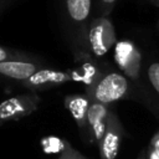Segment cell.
<instances>
[{
    "label": "cell",
    "mask_w": 159,
    "mask_h": 159,
    "mask_svg": "<svg viewBox=\"0 0 159 159\" xmlns=\"http://www.w3.org/2000/svg\"><path fill=\"white\" fill-rule=\"evenodd\" d=\"M124 134L123 125L114 112L111 111L106 133L99 143L101 159H116L119 152L120 142Z\"/></svg>",
    "instance_id": "8"
},
{
    "label": "cell",
    "mask_w": 159,
    "mask_h": 159,
    "mask_svg": "<svg viewBox=\"0 0 159 159\" xmlns=\"http://www.w3.org/2000/svg\"><path fill=\"white\" fill-rule=\"evenodd\" d=\"M45 67H47L46 63L39 57L32 60L5 61L0 62V76L22 83Z\"/></svg>",
    "instance_id": "7"
},
{
    "label": "cell",
    "mask_w": 159,
    "mask_h": 159,
    "mask_svg": "<svg viewBox=\"0 0 159 159\" xmlns=\"http://www.w3.org/2000/svg\"><path fill=\"white\" fill-rule=\"evenodd\" d=\"M114 60L128 80L138 81L143 73L144 60L140 51L130 41H118L114 46Z\"/></svg>",
    "instance_id": "4"
},
{
    "label": "cell",
    "mask_w": 159,
    "mask_h": 159,
    "mask_svg": "<svg viewBox=\"0 0 159 159\" xmlns=\"http://www.w3.org/2000/svg\"><path fill=\"white\" fill-rule=\"evenodd\" d=\"M135 159H147V153H144V152H142Z\"/></svg>",
    "instance_id": "16"
},
{
    "label": "cell",
    "mask_w": 159,
    "mask_h": 159,
    "mask_svg": "<svg viewBox=\"0 0 159 159\" xmlns=\"http://www.w3.org/2000/svg\"><path fill=\"white\" fill-rule=\"evenodd\" d=\"M1 10H4V6H1V5H0V12H1Z\"/></svg>",
    "instance_id": "19"
},
{
    "label": "cell",
    "mask_w": 159,
    "mask_h": 159,
    "mask_svg": "<svg viewBox=\"0 0 159 159\" xmlns=\"http://www.w3.org/2000/svg\"><path fill=\"white\" fill-rule=\"evenodd\" d=\"M10 1H11V0H0V5L5 7V6H6V5H7Z\"/></svg>",
    "instance_id": "18"
},
{
    "label": "cell",
    "mask_w": 159,
    "mask_h": 159,
    "mask_svg": "<svg viewBox=\"0 0 159 159\" xmlns=\"http://www.w3.org/2000/svg\"><path fill=\"white\" fill-rule=\"evenodd\" d=\"M32 58H36V57L31 53L15 50V48H9L0 45V62L15 61V60H32Z\"/></svg>",
    "instance_id": "12"
},
{
    "label": "cell",
    "mask_w": 159,
    "mask_h": 159,
    "mask_svg": "<svg viewBox=\"0 0 159 159\" xmlns=\"http://www.w3.org/2000/svg\"><path fill=\"white\" fill-rule=\"evenodd\" d=\"M143 73L150 88L159 96V60H147L143 66Z\"/></svg>",
    "instance_id": "11"
},
{
    "label": "cell",
    "mask_w": 159,
    "mask_h": 159,
    "mask_svg": "<svg viewBox=\"0 0 159 159\" xmlns=\"http://www.w3.org/2000/svg\"><path fill=\"white\" fill-rule=\"evenodd\" d=\"M147 1H149L152 5H154V6L159 7V0H147Z\"/></svg>",
    "instance_id": "17"
},
{
    "label": "cell",
    "mask_w": 159,
    "mask_h": 159,
    "mask_svg": "<svg viewBox=\"0 0 159 159\" xmlns=\"http://www.w3.org/2000/svg\"><path fill=\"white\" fill-rule=\"evenodd\" d=\"M130 93L129 80L118 71H102L96 82L86 88V94L91 102L109 106L117 101L127 98Z\"/></svg>",
    "instance_id": "2"
},
{
    "label": "cell",
    "mask_w": 159,
    "mask_h": 159,
    "mask_svg": "<svg viewBox=\"0 0 159 159\" xmlns=\"http://www.w3.org/2000/svg\"><path fill=\"white\" fill-rule=\"evenodd\" d=\"M71 81H75L73 71H62L45 67L31 76L29 80L24 81L21 84L31 91H45Z\"/></svg>",
    "instance_id": "6"
},
{
    "label": "cell",
    "mask_w": 159,
    "mask_h": 159,
    "mask_svg": "<svg viewBox=\"0 0 159 159\" xmlns=\"http://www.w3.org/2000/svg\"><path fill=\"white\" fill-rule=\"evenodd\" d=\"M147 159H159V154L150 145L147 149Z\"/></svg>",
    "instance_id": "15"
},
{
    "label": "cell",
    "mask_w": 159,
    "mask_h": 159,
    "mask_svg": "<svg viewBox=\"0 0 159 159\" xmlns=\"http://www.w3.org/2000/svg\"><path fill=\"white\" fill-rule=\"evenodd\" d=\"M109 113H111L109 106L97 102H91L88 109V127H89L91 138L98 145L106 133Z\"/></svg>",
    "instance_id": "10"
},
{
    "label": "cell",
    "mask_w": 159,
    "mask_h": 159,
    "mask_svg": "<svg viewBox=\"0 0 159 159\" xmlns=\"http://www.w3.org/2000/svg\"><path fill=\"white\" fill-rule=\"evenodd\" d=\"M158 26H159V21H158Z\"/></svg>",
    "instance_id": "20"
},
{
    "label": "cell",
    "mask_w": 159,
    "mask_h": 159,
    "mask_svg": "<svg viewBox=\"0 0 159 159\" xmlns=\"http://www.w3.org/2000/svg\"><path fill=\"white\" fill-rule=\"evenodd\" d=\"M116 4H117V0H97L98 16H109Z\"/></svg>",
    "instance_id": "13"
},
{
    "label": "cell",
    "mask_w": 159,
    "mask_h": 159,
    "mask_svg": "<svg viewBox=\"0 0 159 159\" xmlns=\"http://www.w3.org/2000/svg\"><path fill=\"white\" fill-rule=\"evenodd\" d=\"M114 26L108 16H96L89 24L88 50L94 57L104 56L117 43Z\"/></svg>",
    "instance_id": "3"
},
{
    "label": "cell",
    "mask_w": 159,
    "mask_h": 159,
    "mask_svg": "<svg viewBox=\"0 0 159 159\" xmlns=\"http://www.w3.org/2000/svg\"><path fill=\"white\" fill-rule=\"evenodd\" d=\"M65 106L68 112L72 114L76 120L81 133L91 138L89 127H88V109L91 106V101L88 96L84 94H71L65 98Z\"/></svg>",
    "instance_id": "9"
},
{
    "label": "cell",
    "mask_w": 159,
    "mask_h": 159,
    "mask_svg": "<svg viewBox=\"0 0 159 159\" xmlns=\"http://www.w3.org/2000/svg\"><path fill=\"white\" fill-rule=\"evenodd\" d=\"M149 145L159 154V132H157L153 137H152V139H150V143H149Z\"/></svg>",
    "instance_id": "14"
},
{
    "label": "cell",
    "mask_w": 159,
    "mask_h": 159,
    "mask_svg": "<svg viewBox=\"0 0 159 159\" xmlns=\"http://www.w3.org/2000/svg\"><path fill=\"white\" fill-rule=\"evenodd\" d=\"M40 97L36 93H27L11 97L0 103V124L16 120L36 111Z\"/></svg>",
    "instance_id": "5"
},
{
    "label": "cell",
    "mask_w": 159,
    "mask_h": 159,
    "mask_svg": "<svg viewBox=\"0 0 159 159\" xmlns=\"http://www.w3.org/2000/svg\"><path fill=\"white\" fill-rule=\"evenodd\" d=\"M60 25L67 45L77 61L91 58L88 50V31L92 0H58Z\"/></svg>",
    "instance_id": "1"
}]
</instances>
